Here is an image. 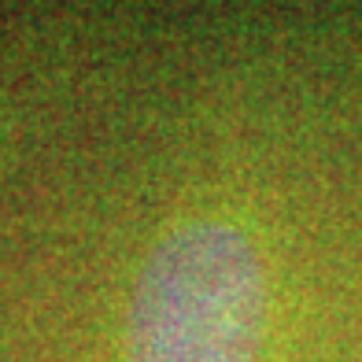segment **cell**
Listing matches in <instances>:
<instances>
[{"instance_id":"1","label":"cell","mask_w":362,"mask_h":362,"mask_svg":"<svg viewBox=\"0 0 362 362\" xmlns=\"http://www.w3.org/2000/svg\"><path fill=\"white\" fill-rule=\"evenodd\" d=\"M267 277L226 222L181 226L148 255L129 310V362H255Z\"/></svg>"}]
</instances>
